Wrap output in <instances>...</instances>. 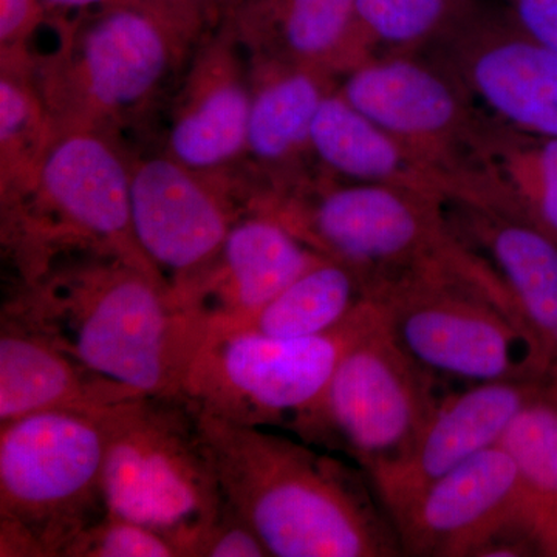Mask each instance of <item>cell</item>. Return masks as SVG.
<instances>
[{"label":"cell","mask_w":557,"mask_h":557,"mask_svg":"<svg viewBox=\"0 0 557 557\" xmlns=\"http://www.w3.org/2000/svg\"><path fill=\"white\" fill-rule=\"evenodd\" d=\"M199 423L226 504L271 557L405 556L394 520L358 465L201 409Z\"/></svg>","instance_id":"6da1fadb"},{"label":"cell","mask_w":557,"mask_h":557,"mask_svg":"<svg viewBox=\"0 0 557 557\" xmlns=\"http://www.w3.org/2000/svg\"><path fill=\"white\" fill-rule=\"evenodd\" d=\"M2 317L145 395H182L196 351L168 288L126 260L98 252L61 256L32 284L10 288Z\"/></svg>","instance_id":"7a4b0ae2"},{"label":"cell","mask_w":557,"mask_h":557,"mask_svg":"<svg viewBox=\"0 0 557 557\" xmlns=\"http://www.w3.org/2000/svg\"><path fill=\"white\" fill-rule=\"evenodd\" d=\"M32 76L51 137L94 132L120 141L178 83L197 44L156 14L113 2L57 32Z\"/></svg>","instance_id":"3957f363"},{"label":"cell","mask_w":557,"mask_h":557,"mask_svg":"<svg viewBox=\"0 0 557 557\" xmlns=\"http://www.w3.org/2000/svg\"><path fill=\"white\" fill-rule=\"evenodd\" d=\"M270 215L319 255L354 267L369 284L426 270H453L502 284L496 270L458 234L446 201L322 172L267 201Z\"/></svg>","instance_id":"277c9868"},{"label":"cell","mask_w":557,"mask_h":557,"mask_svg":"<svg viewBox=\"0 0 557 557\" xmlns=\"http://www.w3.org/2000/svg\"><path fill=\"white\" fill-rule=\"evenodd\" d=\"M131 172L116 139L94 132L51 139L27 189L0 201L10 287L32 284L54 259L72 252L115 256L166 287L135 237Z\"/></svg>","instance_id":"5b68a950"},{"label":"cell","mask_w":557,"mask_h":557,"mask_svg":"<svg viewBox=\"0 0 557 557\" xmlns=\"http://www.w3.org/2000/svg\"><path fill=\"white\" fill-rule=\"evenodd\" d=\"M98 418L109 511L160 531L180 557H193L226 505L197 406L183 395H138Z\"/></svg>","instance_id":"8992f818"},{"label":"cell","mask_w":557,"mask_h":557,"mask_svg":"<svg viewBox=\"0 0 557 557\" xmlns=\"http://www.w3.org/2000/svg\"><path fill=\"white\" fill-rule=\"evenodd\" d=\"M0 426V556L64 557L109 512L100 418L49 410Z\"/></svg>","instance_id":"52a82bcc"},{"label":"cell","mask_w":557,"mask_h":557,"mask_svg":"<svg viewBox=\"0 0 557 557\" xmlns=\"http://www.w3.org/2000/svg\"><path fill=\"white\" fill-rule=\"evenodd\" d=\"M398 346L435 379L485 381L553 375L504 285L453 270H426L370 284Z\"/></svg>","instance_id":"ba28073f"},{"label":"cell","mask_w":557,"mask_h":557,"mask_svg":"<svg viewBox=\"0 0 557 557\" xmlns=\"http://www.w3.org/2000/svg\"><path fill=\"white\" fill-rule=\"evenodd\" d=\"M435 380L398 346L376 309L317 401L288 429L309 445L346 454L372 480L416 446L442 397Z\"/></svg>","instance_id":"9c48e42d"},{"label":"cell","mask_w":557,"mask_h":557,"mask_svg":"<svg viewBox=\"0 0 557 557\" xmlns=\"http://www.w3.org/2000/svg\"><path fill=\"white\" fill-rule=\"evenodd\" d=\"M375 311L372 300L338 329L309 338H270L255 332L211 336L190 358L182 395L233 423L288 429L317 401Z\"/></svg>","instance_id":"30bf717a"},{"label":"cell","mask_w":557,"mask_h":557,"mask_svg":"<svg viewBox=\"0 0 557 557\" xmlns=\"http://www.w3.org/2000/svg\"><path fill=\"white\" fill-rule=\"evenodd\" d=\"M338 91L388 134L463 180L480 207L502 211L482 172L491 116L445 70L423 54L369 62L344 75Z\"/></svg>","instance_id":"8fae6325"},{"label":"cell","mask_w":557,"mask_h":557,"mask_svg":"<svg viewBox=\"0 0 557 557\" xmlns=\"http://www.w3.org/2000/svg\"><path fill=\"white\" fill-rule=\"evenodd\" d=\"M131 212L139 248L174 304L249 214V190L240 175L203 174L161 152L132 160Z\"/></svg>","instance_id":"7c38bea8"},{"label":"cell","mask_w":557,"mask_h":557,"mask_svg":"<svg viewBox=\"0 0 557 557\" xmlns=\"http://www.w3.org/2000/svg\"><path fill=\"white\" fill-rule=\"evenodd\" d=\"M423 57L497 123L557 137V53L493 0H478Z\"/></svg>","instance_id":"4fadbf2b"},{"label":"cell","mask_w":557,"mask_h":557,"mask_svg":"<svg viewBox=\"0 0 557 557\" xmlns=\"http://www.w3.org/2000/svg\"><path fill=\"white\" fill-rule=\"evenodd\" d=\"M391 518L405 556L478 557L507 528L536 533L518 469L500 445L435 480Z\"/></svg>","instance_id":"5bb4252c"},{"label":"cell","mask_w":557,"mask_h":557,"mask_svg":"<svg viewBox=\"0 0 557 557\" xmlns=\"http://www.w3.org/2000/svg\"><path fill=\"white\" fill-rule=\"evenodd\" d=\"M172 98L164 153L189 170H242L251 110V67L228 22L197 44Z\"/></svg>","instance_id":"9a60e30c"},{"label":"cell","mask_w":557,"mask_h":557,"mask_svg":"<svg viewBox=\"0 0 557 557\" xmlns=\"http://www.w3.org/2000/svg\"><path fill=\"white\" fill-rule=\"evenodd\" d=\"M321 256L270 215L237 220L214 262L174 300L196 350L255 317Z\"/></svg>","instance_id":"2e32d148"},{"label":"cell","mask_w":557,"mask_h":557,"mask_svg":"<svg viewBox=\"0 0 557 557\" xmlns=\"http://www.w3.org/2000/svg\"><path fill=\"white\" fill-rule=\"evenodd\" d=\"M248 58L251 110L242 174L251 186L255 211L324 172L311 137L319 109L339 78L324 69Z\"/></svg>","instance_id":"e0dca14e"},{"label":"cell","mask_w":557,"mask_h":557,"mask_svg":"<svg viewBox=\"0 0 557 557\" xmlns=\"http://www.w3.org/2000/svg\"><path fill=\"white\" fill-rule=\"evenodd\" d=\"M555 375L485 381L442 395L409 456L370 480L388 515L469 458L500 445L511 421Z\"/></svg>","instance_id":"ac0fdd59"},{"label":"cell","mask_w":557,"mask_h":557,"mask_svg":"<svg viewBox=\"0 0 557 557\" xmlns=\"http://www.w3.org/2000/svg\"><path fill=\"white\" fill-rule=\"evenodd\" d=\"M448 208L458 234L507 287L542 369L557 373V240L497 209L463 203Z\"/></svg>","instance_id":"d6986e66"},{"label":"cell","mask_w":557,"mask_h":557,"mask_svg":"<svg viewBox=\"0 0 557 557\" xmlns=\"http://www.w3.org/2000/svg\"><path fill=\"white\" fill-rule=\"evenodd\" d=\"M311 143L319 166L333 177L409 189L448 205L480 207L478 194L463 180L362 115L338 87L319 109Z\"/></svg>","instance_id":"ffe728a7"},{"label":"cell","mask_w":557,"mask_h":557,"mask_svg":"<svg viewBox=\"0 0 557 557\" xmlns=\"http://www.w3.org/2000/svg\"><path fill=\"white\" fill-rule=\"evenodd\" d=\"M139 392L81 364L14 319L0 318V424L49 410L100 416Z\"/></svg>","instance_id":"44dd1931"},{"label":"cell","mask_w":557,"mask_h":557,"mask_svg":"<svg viewBox=\"0 0 557 557\" xmlns=\"http://www.w3.org/2000/svg\"><path fill=\"white\" fill-rule=\"evenodd\" d=\"M355 0H226L222 20L248 57L327 70L339 78Z\"/></svg>","instance_id":"7402d4cb"},{"label":"cell","mask_w":557,"mask_h":557,"mask_svg":"<svg viewBox=\"0 0 557 557\" xmlns=\"http://www.w3.org/2000/svg\"><path fill=\"white\" fill-rule=\"evenodd\" d=\"M370 302L368 278L347 263L321 256L255 317L230 332L309 338L338 329Z\"/></svg>","instance_id":"603a6c76"},{"label":"cell","mask_w":557,"mask_h":557,"mask_svg":"<svg viewBox=\"0 0 557 557\" xmlns=\"http://www.w3.org/2000/svg\"><path fill=\"white\" fill-rule=\"evenodd\" d=\"M482 172L508 214L557 240V137L525 134L491 119Z\"/></svg>","instance_id":"cb8c5ba5"},{"label":"cell","mask_w":557,"mask_h":557,"mask_svg":"<svg viewBox=\"0 0 557 557\" xmlns=\"http://www.w3.org/2000/svg\"><path fill=\"white\" fill-rule=\"evenodd\" d=\"M478 0H355L339 79L369 62L426 53Z\"/></svg>","instance_id":"d4e9b609"},{"label":"cell","mask_w":557,"mask_h":557,"mask_svg":"<svg viewBox=\"0 0 557 557\" xmlns=\"http://www.w3.org/2000/svg\"><path fill=\"white\" fill-rule=\"evenodd\" d=\"M518 469L545 557H557V375L530 399L500 440Z\"/></svg>","instance_id":"484cf974"},{"label":"cell","mask_w":557,"mask_h":557,"mask_svg":"<svg viewBox=\"0 0 557 557\" xmlns=\"http://www.w3.org/2000/svg\"><path fill=\"white\" fill-rule=\"evenodd\" d=\"M0 69V201H7L30 185L53 137L32 69Z\"/></svg>","instance_id":"4316f807"},{"label":"cell","mask_w":557,"mask_h":557,"mask_svg":"<svg viewBox=\"0 0 557 557\" xmlns=\"http://www.w3.org/2000/svg\"><path fill=\"white\" fill-rule=\"evenodd\" d=\"M64 557H180V553L160 531L109 511L72 542Z\"/></svg>","instance_id":"83f0119b"},{"label":"cell","mask_w":557,"mask_h":557,"mask_svg":"<svg viewBox=\"0 0 557 557\" xmlns=\"http://www.w3.org/2000/svg\"><path fill=\"white\" fill-rule=\"evenodd\" d=\"M47 24L42 0H0V64L2 67H32V40Z\"/></svg>","instance_id":"f1b7e54d"},{"label":"cell","mask_w":557,"mask_h":557,"mask_svg":"<svg viewBox=\"0 0 557 557\" xmlns=\"http://www.w3.org/2000/svg\"><path fill=\"white\" fill-rule=\"evenodd\" d=\"M193 557H271L247 520L240 518L228 504L200 534L193 548Z\"/></svg>","instance_id":"f546056e"},{"label":"cell","mask_w":557,"mask_h":557,"mask_svg":"<svg viewBox=\"0 0 557 557\" xmlns=\"http://www.w3.org/2000/svg\"><path fill=\"white\" fill-rule=\"evenodd\" d=\"M156 14L199 44L222 20L223 0H113Z\"/></svg>","instance_id":"4dcf8cb0"},{"label":"cell","mask_w":557,"mask_h":557,"mask_svg":"<svg viewBox=\"0 0 557 557\" xmlns=\"http://www.w3.org/2000/svg\"><path fill=\"white\" fill-rule=\"evenodd\" d=\"M533 38L557 53V0H493Z\"/></svg>","instance_id":"1f68e13d"},{"label":"cell","mask_w":557,"mask_h":557,"mask_svg":"<svg viewBox=\"0 0 557 557\" xmlns=\"http://www.w3.org/2000/svg\"><path fill=\"white\" fill-rule=\"evenodd\" d=\"M42 2L46 7L47 25L57 33L69 27L79 17L104 9L113 3V0H42Z\"/></svg>","instance_id":"d6a6232c"},{"label":"cell","mask_w":557,"mask_h":557,"mask_svg":"<svg viewBox=\"0 0 557 557\" xmlns=\"http://www.w3.org/2000/svg\"><path fill=\"white\" fill-rule=\"evenodd\" d=\"M225 2H226V0H223V7H225ZM222 14H223V13H222Z\"/></svg>","instance_id":"836d02e7"}]
</instances>
